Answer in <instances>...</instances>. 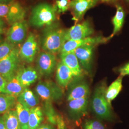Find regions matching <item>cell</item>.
<instances>
[{
    "mask_svg": "<svg viewBox=\"0 0 129 129\" xmlns=\"http://www.w3.org/2000/svg\"><path fill=\"white\" fill-rule=\"evenodd\" d=\"M107 89L104 81L97 86L92 96L90 106L93 113L99 119L112 121L114 120V115L111 104L106 99Z\"/></svg>",
    "mask_w": 129,
    "mask_h": 129,
    "instance_id": "6da1fadb",
    "label": "cell"
},
{
    "mask_svg": "<svg viewBox=\"0 0 129 129\" xmlns=\"http://www.w3.org/2000/svg\"><path fill=\"white\" fill-rule=\"evenodd\" d=\"M65 29L54 23L46 27L42 38V49L54 54L60 53L65 42Z\"/></svg>",
    "mask_w": 129,
    "mask_h": 129,
    "instance_id": "7a4b0ae2",
    "label": "cell"
},
{
    "mask_svg": "<svg viewBox=\"0 0 129 129\" xmlns=\"http://www.w3.org/2000/svg\"><path fill=\"white\" fill-rule=\"evenodd\" d=\"M57 14L54 6L47 3H41L33 8L30 23L34 27H47L53 24Z\"/></svg>",
    "mask_w": 129,
    "mask_h": 129,
    "instance_id": "3957f363",
    "label": "cell"
},
{
    "mask_svg": "<svg viewBox=\"0 0 129 129\" xmlns=\"http://www.w3.org/2000/svg\"><path fill=\"white\" fill-rule=\"evenodd\" d=\"M35 92L43 102H58L64 95L62 88L48 79L39 81L36 86Z\"/></svg>",
    "mask_w": 129,
    "mask_h": 129,
    "instance_id": "277c9868",
    "label": "cell"
},
{
    "mask_svg": "<svg viewBox=\"0 0 129 129\" xmlns=\"http://www.w3.org/2000/svg\"><path fill=\"white\" fill-rule=\"evenodd\" d=\"M19 50L15 47L10 54L0 60V74L7 81L16 75L19 69Z\"/></svg>",
    "mask_w": 129,
    "mask_h": 129,
    "instance_id": "5b68a950",
    "label": "cell"
},
{
    "mask_svg": "<svg viewBox=\"0 0 129 129\" xmlns=\"http://www.w3.org/2000/svg\"><path fill=\"white\" fill-rule=\"evenodd\" d=\"M55 55L46 51L41 52L37 59V69L40 76L48 77L53 73L57 66Z\"/></svg>",
    "mask_w": 129,
    "mask_h": 129,
    "instance_id": "8992f818",
    "label": "cell"
},
{
    "mask_svg": "<svg viewBox=\"0 0 129 129\" xmlns=\"http://www.w3.org/2000/svg\"><path fill=\"white\" fill-rule=\"evenodd\" d=\"M67 100L70 101L88 97L90 88L88 82L82 78H74L68 87Z\"/></svg>",
    "mask_w": 129,
    "mask_h": 129,
    "instance_id": "52a82bcc",
    "label": "cell"
},
{
    "mask_svg": "<svg viewBox=\"0 0 129 129\" xmlns=\"http://www.w3.org/2000/svg\"><path fill=\"white\" fill-rule=\"evenodd\" d=\"M94 33V29L88 20L80 23H77L68 30H66L65 42L69 40H77L89 37Z\"/></svg>",
    "mask_w": 129,
    "mask_h": 129,
    "instance_id": "ba28073f",
    "label": "cell"
},
{
    "mask_svg": "<svg viewBox=\"0 0 129 129\" xmlns=\"http://www.w3.org/2000/svg\"><path fill=\"white\" fill-rule=\"evenodd\" d=\"M97 45H98L96 44H87L78 47L73 51L82 69L88 73L91 71L93 54Z\"/></svg>",
    "mask_w": 129,
    "mask_h": 129,
    "instance_id": "9c48e42d",
    "label": "cell"
},
{
    "mask_svg": "<svg viewBox=\"0 0 129 129\" xmlns=\"http://www.w3.org/2000/svg\"><path fill=\"white\" fill-rule=\"evenodd\" d=\"M99 0H71L69 5L75 24L82 20L88 10L97 5Z\"/></svg>",
    "mask_w": 129,
    "mask_h": 129,
    "instance_id": "30bf717a",
    "label": "cell"
},
{
    "mask_svg": "<svg viewBox=\"0 0 129 129\" xmlns=\"http://www.w3.org/2000/svg\"><path fill=\"white\" fill-rule=\"evenodd\" d=\"M38 49V44L36 37L30 33L19 50L20 57L22 60L31 63L34 60Z\"/></svg>",
    "mask_w": 129,
    "mask_h": 129,
    "instance_id": "8fae6325",
    "label": "cell"
},
{
    "mask_svg": "<svg viewBox=\"0 0 129 129\" xmlns=\"http://www.w3.org/2000/svg\"><path fill=\"white\" fill-rule=\"evenodd\" d=\"M27 30V23L24 20L11 24L6 34L7 41L14 45L22 43L26 38Z\"/></svg>",
    "mask_w": 129,
    "mask_h": 129,
    "instance_id": "7c38bea8",
    "label": "cell"
},
{
    "mask_svg": "<svg viewBox=\"0 0 129 129\" xmlns=\"http://www.w3.org/2000/svg\"><path fill=\"white\" fill-rule=\"evenodd\" d=\"M88 97L74 100L68 102V108L70 118L77 121L81 119L87 113Z\"/></svg>",
    "mask_w": 129,
    "mask_h": 129,
    "instance_id": "4fadbf2b",
    "label": "cell"
},
{
    "mask_svg": "<svg viewBox=\"0 0 129 129\" xmlns=\"http://www.w3.org/2000/svg\"><path fill=\"white\" fill-rule=\"evenodd\" d=\"M109 37H104L100 36L96 37H87L82 39L77 40H69L64 42L60 51V53H67L77 48L79 46H82L87 44H96L99 45L100 44H103L106 43L109 40Z\"/></svg>",
    "mask_w": 129,
    "mask_h": 129,
    "instance_id": "5bb4252c",
    "label": "cell"
},
{
    "mask_svg": "<svg viewBox=\"0 0 129 129\" xmlns=\"http://www.w3.org/2000/svg\"><path fill=\"white\" fill-rule=\"evenodd\" d=\"M16 76L21 85L26 88L35 83L40 75L37 69L32 66H28L19 68Z\"/></svg>",
    "mask_w": 129,
    "mask_h": 129,
    "instance_id": "9a60e30c",
    "label": "cell"
},
{
    "mask_svg": "<svg viewBox=\"0 0 129 129\" xmlns=\"http://www.w3.org/2000/svg\"><path fill=\"white\" fill-rule=\"evenodd\" d=\"M74 78L69 68L62 61H60L56 68L55 78L57 84L62 88H68Z\"/></svg>",
    "mask_w": 129,
    "mask_h": 129,
    "instance_id": "2e32d148",
    "label": "cell"
},
{
    "mask_svg": "<svg viewBox=\"0 0 129 129\" xmlns=\"http://www.w3.org/2000/svg\"><path fill=\"white\" fill-rule=\"evenodd\" d=\"M60 56L61 61L71 70L74 78L82 77L83 69L73 51L60 53Z\"/></svg>",
    "mask_w": 129,
    "mask_h": 129,
    "instance_id": "e0dca14e",
    "label": "cell"
},
{
    "mask_svg": "<svg viewBox=\"0 0 129 129\" xmlns=\"http://www.w3.org/2000/svg\"><path fill=\"white\" fill-rule=\"evenodd\" d=\"M26 11L23 6L18 2L14 0L11 2L8 13L5 17L10 24L24 20Z\"/></svg>",
    "mask_w": 129,
    "mask_h": 129,
    "instance_id": "ac0fdd59",
    "label": "cell"
},
{
    "mask_svg": "<svg viewBox=\"0 0 129 129\" xmlns=\"http://www.w3.org/2000/svg\"><path fill=\"white\" fill-rule=\"evenodd\" d=\"M39 97L36 92L28 88H25L18 97L17 102L20 103L26 108L31 109L37 106L40 103Z\"/></svg>",
    "mask_w": 129,
    "mask_h": 129,
    "instance_id": "d6986e66",
    "label": "cell"
},
{
    "mask_svg": "<svg viewBox=\"0 0 129 129\" xmlns=\"http://www.w3.org/2000/svg\"><path fill=\"white\" fill-rule=\"evenodd\" d=\"M44 119V114L42 108L37 106L30 109L29 129H37L41 124Z\"/></svg>",
    "mask_w": 129,
    "mask_h": 129,
    "instance_id": "ffe728a7",
    "label": "cell"
},
{
    "mask_svg": "<svg viewBox=\"0 0 129 129\" xmlns=\"http://www.w3.org/2000/svg\"><path fill=\"white\" fill-rule=\"evenodd\" d=\"M116 13L112 19V23L113 25V30L112 34L109 38L110 39L117 34L123 26L125 19V12L122 6L116 4Z\"/></svg>",
    "mask_w": 129,
    "mask_h": 129,
    "instance_id": "44dd1931",
    "label": "cell"
},
{
    "mask_svg": "<svg viewBox=\"0 0 129 129\" xmlns=\"http://www.w3.org/2000/svg\"><path fill=\"white\" fill-rule=\"evenodd\" d=\"M16 103V97L6 93H0V115L14 109Z\"/></svg>",
    "mask_w": 129,
    "mask_h": 129,
    "instance_id": "7402d4cb",
    "label": "cell"
},
{
    "mask_svg": "<svg viewBox=\"0 0 129 129\" xmlns=\"http://www.w3.org/2000/svg\"><path fill=\"white\" fill-rule=\"evenodd\" d=\"M122 79L123 77L120 75V76L107 88L106 91V99L110 104L111 102L115 99L122 89Z\"/></svg>",
    "mask_w": 129,
    "mask_h": 129,
    "instance_id": "603a6c76",
    "label": "cell"
},
{
    "mask_svg": "<svg viewBox=\"0 0 129 129\" xmlns=\"http://www.w3.org/2000/svg\"><path fill=\"white\" fill-rule=\"evenodd\" d=\"M21 129H29V120L30 109L17 102L15 106Z\"/></svg>",
    "mask_w": 129,
    "mask_h": 129,
    "instance_id": "cb8c5ba5",
    "label": "cell"
},
{
    "mask_svg": "<svg viewBox=\"0 0 129 129\" xmlns=\"http://www.w3.org/2000/svg\"><path fill=\"white\" fill-rule=\"evenodd\" d=\"M24 88L15 75L7 81L5 87V93L17 98Z\"/></svg>",
    "mask_w": 129,
    "mask_h": 129,
    "instance_id": "d4e9b609",
    "label": "cell"
},
{
    "mask_svg": "<svg viewBox=\"0 0 129 129\" xmlns=\"http://www.w3.org/2000/svg\"><path fill=\"white\" fill-rule=\"evenodd\" d=\"M6 129H21L17 111L12 109L7 111L3 115Z\"/></svg>",
    "mask_w": 129,
    "mask_h": 129,
    "instance_id": "484cf974",
    "label": "cell"
},
{
    "mask_svg": "<svg viewBox=\"0 0 129 129\" xmlns=\"http://www.w3.org/2000/svg\"><path fill=\"white\" fill-rule=\"evenodd\" d=\"M42 110L44 114L49 123L53 125H56L57 120L59 114L55 110L52 104V102H44Z\"/></svg>",
    "mask_w": 129,
    "mask_h": 129,
    "instance_id": "4316f807",
    "label": "cell"
},
{
    "mask_svg": "<svg viewBox=\"0 0 129 129\" xmlns=\"http://www.w3.org/2000/svg\"><path fill=\"white\" fill-rule=\"evenodd\" d=\"M15 48V45L8 41L0 43V60L8 55Z\"/></svg>",
    "mask_w": 129,
    "mask_h": 129,
    "instance_id": "83f0119b",
    "label": "cell"
},
{
    "mask_svg": "<svg viewBox=\"0 0 129 129\" xmlns=\"http://www.w3.org/2000/svg\"><path fill=\"white\" fill-rule=\"evenodd\" d=\"M71 0H56L54 7L57 14H62L69 9Z\"/></svg>",
    "mask_w": 129,
    "mask_h": 129,
    "instance_id": "f1b7e54d",
    "label": "cell"
},
{
    "mask_svg": "<svg viewBox=\"0 0 129 129\" xmlns=\"http://www.w3.org/2000/svg\"><path fill=\"white\" fill-rule=\"evenodd\" d=\"M82 129H106L101 122L95 120H85L82 124Z\"/></svg>",
    "mask_w": 129,
    "mask_h": 129,
    "instance_id": "f546056e",
    "label": "cell"
},
{
    "mask_svg": "<svg viewBox=\"0 0 129 129\" xmlns=\"http://www.w3.org/2000/svg\"><path fill=\"white\" fill-rule=\"evenodd\" d=\"M11 2L0 4V17H5L8 13Z\"/></svg>",
    "mask_w": 129,
    "mask_h": 129,
    "instance_id": "4dcf8cb0",
    "label": "cell"
},
{
    "mask_svg": "<svg viewBox=\"0 0 129 129\" xmlns=\"http://www.w3.org/2000/svg\"><path fill=\"white\" fill-rule=\"evenodd\" d=\"M118 71L120 75L122 77L125 76H129V62L120 67L118 70Z\"/></svg>",
    "mask_w": 129,
    "mask_h": 129,
    "instance_id": "1f68e13d",
    "label": "cell"
},
{
    "mask_svg": "<svg viewBox=\"0 0 129 129\" xmlns=\"http://www.w3.org/2000/svg\"><path fill=\"white\" fill-rule=\"evenodd\" d=\"M56 126L57 127V129H67L64 120L62 116L60 115H59L58 117Z\"/></svg>",
    "mask_w": 129,
    "mask_h": 129,
    "instance_id": "d6a6232c",
    "label": "cell"
},
{
    "mask_svg": "<svg viewBox=\"0 0 129 129\" xmlns=\"http://www.w3.org/2000/svg\"><path fill=\"white\" fill-rule=\"evenodd\" d=\"M7 81L0 74V93H5V87Z\"/></svg>",
    "mask_w": 129,
    "mask_h": 129,
    "instance_id": "836d02e7",
    "label": "cell"
},
{
    "mask_svg": "<svg viewBox=\"0 0 129 129\" xmlns=\"http://www.w3.org/2000/svg\"><path fill=\"white\" fill-rule=\"evenodd\" d=\"M37 129H55L53 125L50 123L41 124Z\"/></svg>",
    "mask_w": 129,
    "mask_h": 129,
    "instance_id": "e575fe53",
    "label": "cell"
},
{
    "mask_svg": "<svg viewBox=\"0 0 129 129\" xmlns=\"http://www.w3.org/2000/svg\"><path fill=\"white\" fill-rule=\"evenodd\" d=\"M5 22L0 17V35H2L5 32Z\"/></svg>",
    "mask_w": 129,
    "mask_h": 129,
    "instance_id": "d590c367",
    "label": "cell"
},
{
    "mask_svg": "<svg viewBox=\"0 0 129 129\" xmlns=\"http://www.w3.org/2000/svg\"><path fill=\"white\" fill-rule=\"evenodd\" d=\"M0 129H6L3 115H0Z\"/></svg>",
    "mask_w": 129,
    "mask_h": 129,
    "instance_id": "8d00e7d4",
    "label": "cell"
},
{
    "mask_svg": "<svg viewBox=\"0 0 129 129\" xmlns=\"http://www.w3.org/2000/svg\"><path fill=\"white\" fill-rule=\"evenodd\" d=\"M119 0H99L104 3L110 4H115Z\"/></svg>",
    "mask_w": 129,
    "mask_h": 129,
    "instance_id": "74e56055",
    "label": "cell"
},
{
    "mask_svg": "<svg viewBox=\"0 0 129 129\" xmlns=\"http://www.w3.org/2000/svg\"><path fill=\"white\" fill-rule=\"evenodd\" d=\"M13 0H0V4H5L9 3L12 2Z\"/></svg>",
    "mask_w": 129,
    "mask_h": 129,
    "instance_id": "f35d334b",
    "label": "cell"
},
{
    "mask_svg": "<svg viewBox=\"0 0 129 129\" xmlns=\"http://www.w3.org/2000/svg\"><path fill=\"white\" fill-rule=\"evenodd\" d=\"M126 2V3H128L129 4V0H124Z\"/></svg>",
    "mask_w": 129,
    "mask_h": 129,
    "instance_id": "ab89813d",
    "label": "cell"
},
{
    "mask_svg": "<svg viewBox=\"0 0 129 129\" xmlns=\"http://www.w3.org/2000/svg\"><path fill=\"white\" fill-rule=\"evenodd\" d=\"M71 129H76L75 128H74V127H72V128H71Z\"/></svg>",
    "mask_w": 129,
    "mask_h": 129,
    "instance_id": "60d3db41",
    "label": "cell"
},
{
    "mask_svg": "<svg viewBox=\"0 0 129 129\" xmlns=\"http://www.w3.org/2000/svg\"><path fill=\"white\" fill-rule=\"evenodd\" d=\"M1 35H0V40H1Z\"/></svg>",
    "mask_w": 129,
    "mask_h": 129,
    "instance_id": "b9f144b4",
    "label": "cell"
}]
</instances>
